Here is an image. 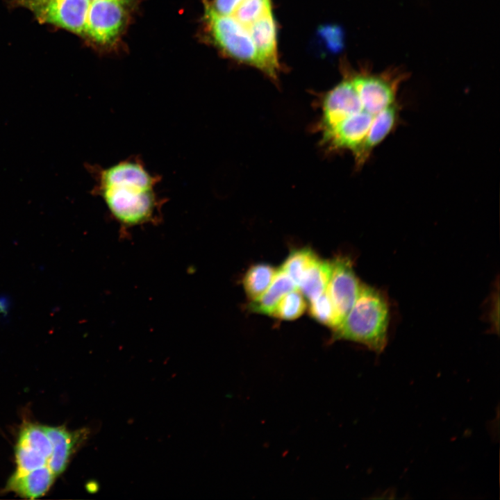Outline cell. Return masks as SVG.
Returning <instances> with one entry per match:
<instances>
[{"mask_svg": "<svg viewBox=\"0 0 500 500\" xmlns=\"http://www.w3.org/2000/svg\"><path fill=\"white\" fill-rule=\"evenodd\" d=\"M94 180L91 193L103 201L120 234L161 222L167 201L156 191L161 176L151 173L139 156H131L107 167L87 165Z\"/></svg>", "mask_w": 500, "mask_h": 500, "instance_id": "obj_1", "label": "cell"}, {"mask_svg": "<svg viewBox=\"0 0 500 500\" xmlns=\"http://www.w3.org/2000/svg\"><path fill=\"white\" fill-rule=\"evenodd\" d=\"M390 309L383 293L362 284L354 304L341 322L333 328V340L361 344L379 354L388 343Z\"/></svg>", "mask_w": 500, "mask_h": 500, "instance_id": "obj_2", "label": "cell"}, {"mask_svg": "<svg viewBox=\"0 0 500 500\" xmlns=\"http://www.w3.org/2000/svg\"><path fill=\"white\" fill-rule=\"evenodd\" d=\"M206 19L218 47L231 58L261 69L255 45L248 30L230 15L216 12L210 2L205 4Z\"/></svg>", "mask_w": 500, "mask_h": 500, "instance_id": "obj_3", "label": "cell"}, {"mask_svg": "<svg viewBox=\"0 0 500 500\" xmlns=\"http://www.w3.org/2000/svg\"><path fill=\"white\" fill-rule=\"evenodd\" d=\"M133 0H94L87 16L84 37L97 44H112L120 34Z\"/></svg>", "mask_w": 500, "mask_h": 500, "instance_id": "obj_4", "label": "cell"}, {"mask_svg": "<svg viewBox=\"0 0 500 500\" xmlns=\"http://www.w3.org/2000/svg\"><path fill=\"white\" fill-rule=\"evenodd\" d=\"M331 263V272L326 292L342 320L356 301L362 283L357 277L349 257L337 256Z\"/></svg>", "mask_w": 500, "mask_h": 500, "instance_id": "obj_5", "label": "cell"}, {"mask_svg": "<svg viewBox=\"0 0 500 500\" xmlns=\"http://www.w3.org/2000/svg\"><path fill=\"white\" fill-rule=\"evenodd\" d=\"M91 0H51L31 11L40 22L48 23L84 36Z\"/></svg>", "mask_w": 500, "mask_h": 500, "instance_id": "obj_6", "label": "cell"}, {"mask_svg": "<svg viewBox=\"0 0 500 500\" xmlns=\"http://www.w3.org/2000/svg\"><path fill=\"white\" fill-rule=\"evenodd\" d=\"M261 64V71L276 80L280 66L278 60L276 23L272 8L247 28Z\"/></svg>", "mask_w": 500, "mask_h": 500, "instance_id": "obj_7", "label": "cell"}, {"mask_svg": "<svg viewBox=\"0 0 500 500\" xmlns=\"http://www.w3.org/2000/svg\"><path fill=\"white\" fill-rule=\"evenodd\" d=\"M43 426L52 444L47 466L57 476L66 469L72 454L85 440L88 431L85 428L69 431L62 426Z\"/></svg>", "mask_w": 500, "mask_h": 500, "instance_id": "obj_8", "label": "cell"}, {"mask_svg": "<svg viewBox=\"0 0 500 500\" xmlns=\"http://www.w3.org/2000/svg\"><path fill=\"white\" fill-rule=\"evenodd\" d=\"M401 110V104L397 101L377 115L364 142L353 154L357 168L366 163L374 149L394 130L399 122Z\"/></svg>", "mask_w": 500, "mask_h": 500, "instance_id": "obj_9", "label": "cell"}, {"mask_svg": "<svg viewBox=\"0 0 500 500\" xmlns=\"http://www.w3.org/2000/svg\"><path fill=\"white\" fill-rule=\"evenodd\" d=\"M56 477L48 466L26 473L14 472L7 482L6 490L24 498H39L49 491Z\"/></svg>", "mask_w": 500, "mask_h": 500, "instance_id": "obj_10", "label": "cell"}, {"mask_svg": "<svg viewBox=\"0 0 500 500\" xmlns=\"http://www.w3.org/2000/svg\"><path fill=\"white\" fill-rule=\"evenodd\" d=\"M297 288L294 281L281 269L267 290L257 299L251 301L249 310L256 313L271 316L281 298L288 292Z\"/></svg>", "mask_w": 500, "mask_h": 500, "instance_id": "obj_11", "label": "cell"}, {"mask_svg": "<svg viewBox=\"0 0 500 500\" xmlns=\"http://www.w3.org/2000/svg\"><path fill=\"white\" fill-rule=\"evenodd\" d=\"M331 272V261L324 260L317 256L303 275L297 288L305 297L311 301L326 290Z\"/></svg>", "mask_w": 500, "mask_h": 500, "instance_id": "obj_12", "label": "cell"}, {"mask_svg": "<svg viewBox=\"0 0 500 500\" xmlns=\"http://www.w3.org/2000/svg\"><path fill=\"white\" fill-rule=\"evenodd\" d=\"M273 266L267 263H257L246 272L242 281L244 290L250 301L259 298L269 287L277 273Z\"/></svg>", "mask_w": 500, "mask_h": 500, "instance_id": "obj_13", "label": "cell"}, {"mask_svg": "<svg viewBox=\"0 0 500 500\" xmlns=\"http://www.w3.org/2000/svg\"><path fill=\"white\" fill-rule=\"evenodd\" d=\"M317 257L316 253L310 248L294 249L280 269L288 275L297 287L303 275Z\"/></svg>", "mask_w": 500, "mask_h": 500, "instance_id": "obj_14", "label": "cell"}, {"mask_svg": "<svg viewBox=\"0 0 500 500\" xmlns=\"http://www.w3.org/2000/svg\"><path fill=\"white\" fill-rule=\"evenodd\" d=\"M17 443L26 446L40 453L47 459L52 452V444L43 426L27 424L20 431Z\"/></svg>", "mask_w": 500, "mask_h": 500, "instance_id": "obj_15", "label": "cell"}, {"mask_svg": "<svg viewBox=\"0 0 500 500\" xmlns=\"http://www.w3.org/2000/svg\"><path fill=\"white\" fill-rule=\"evenodd\" d=\"M310 301V315L317 322L331 328H334L341 322L342 318L326 290Z\"/></svg>", "mask_w": 500, "mask_h": 500, "instance_id": "obj_16", "label": "cell"}, {"mask_svg": "<svg viewBox=\"0 0 500 500\" xmlns=\"http://www.w3.org/2000/svg\"><path fill=\"white\" fill-rule=\"evenodd\" d=\"M306 308L303 294L295 288L281 298L271 316L282 320H293L301 316Z\"/></svg>", "mask_w": 500, "mask_h": 500, "instance_id": "obj_17", "label": "cell"}, {"mask_svg": "<svg viewBox=\"0 0 500 500\" xmlns=\"http://www.w3.org/2000/svg\"><path fill=\"white\" fill-rule=\"evenodd\" d=\"M271 8L270 0H242L230 15L247 28Z\"/></svg>", "mask_w": 500, "mask_h": 500, "instance_id": "obj_18", "label": "cell"}, {"mask_svg": "<svg viewBox=\"0 0 500 500\" xmlns=\"http://www.w3.org/2000/svg\"><path fill=\"white\" fill-rule=\"evenodd\" d=\"M15 462L17 469L15 472L22 474L47 466L48 459L36 451L17 443L15 447Z\"/></svg>", "mask_w": 500, "mask_h": 500, "instance_id": "obj_19", "label": "cell"}, {"mask_svg": "<svg viewBox=\"0 0 500 500\" xmlns=\"http://www.w3.org/2000/svg\"><path fill=\"white\" fill-rule=\"evenodd\" d=\"M242 0H214L210 2L212 8L222 15H231Z\"/></svg>", "mask_w": 500, "mask_h": 500, "instance_id": "obj_20", "label": "cell"}, {"mask_svg": "<svg viewBox=\"0 0 500 500\" xmlns=\"http://www.w3.org/2000/svg\"><path fill=\"white\" fill-rule=\"evenodd\" d=\"M12 307V301L10 297L0 294V322H5L8 318Z\"/></svg>", "mask_w": 500, "mask_h": 500, "instance_id": "obj_21", "label": "cell"}, {"mask_svg": "<svg viewBox=\"0 0 500 500\" xmlns=\"http://www.w3.org/2000/svg\"><path fill=\"white\" fill-rule=\"evenodd\" d=\"M51 0H17L18 3L30 10Z\"/></svg>", "mask_w": 500, "mask_h": 500, "instance_id": "obj_22", "label": "cell"}, {"mask_svg": "<svg viewBox=\"0 0 500 500\" xmlns=\"http://www.w3.org/2000/svg\"><path fill=\"white\" fill-rule=\"evenodd\" d=\"M91 1H94V0H91Z\"/></svg>", "mask_w": 500, "mask_h": 500, "instance_id": "obj_23", "label": "cell"}]
</instances>
